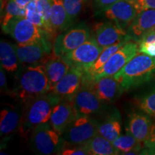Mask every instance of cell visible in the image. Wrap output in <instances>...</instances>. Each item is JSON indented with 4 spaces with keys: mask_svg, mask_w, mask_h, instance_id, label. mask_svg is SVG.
<instances>
[{
    "mask_svg": "<svg viewBox=\"0 0 155 155\" xmlns=\"http://www.w3.org/2000/svg\"><path fill=\"white\" fill-rule=\"evenodd\" d=\"M51 90L44 65L36 64L27 67L18 73L13 96L25 103L47 94Z\"/></svg>",
    "mask_w": 155,
    "mask_h": 155,
    "instance_id": "obj_1",
    "label": "cell"
},
{
    "mask_svg": "<svg viewBox=\"0 0 155 155\" xmlns=\"http://www.w3.org/2000/svg\"><path fill=\"white\" fill-rule=\"evenodd\" d=\"M114 77L124 91L143 86L155 78V58L138 53Z\"/></svg>",
    "mask_w": 155,
    "mask_h": 155,
    "instance_id": "obj_2",
    "label": "cell"
},
{
    "mask_svg": "<svg viewBox=\"0 0 155 155\" xmlns=\"http://www.w3.org/2000/svg\"><path fill=\"white\" fill-rule=\"evenodd\" d=\"M60 101L50 92L25 102L19 128L21 135L28 137L36 127L50 122L53 106Z\"/></svg>",
    "mask_w": 155,
    "mask_h": 155,
    "instance_id": "obj_3",
    "label": "cell"
},
{
    "mask_svg": "<svg viewBox=\"0 0 155 155\" xmlns=\"http://www.w3.org/2000/svg\"><path fill=\"white\" fill-rule=\"evenodd\" d=\"M31 146L35 154H60L65 147L63 136L58 134L49 123L36 127L30 134Z\"/></svg>",
    "mask_w": 155,
    "mask_h": 155,
    "instance_id": "obj_4",
    "label": "cell"
},
{
    "mask_svg": "<svg viewBox=\"0 0 155 155\" xmlns=\"http://www.w3.org/2000/svg\"><path fill=\"white\" fill-rule=\"evenodd\" d=\"M9 34L19 45H26L51 41V38L45 31L38 28L25 17L12 19L3 30Z\"/></svg>",
    "mask_w": 155,
    "mask_h": 155,
    "instance_id": "obj_5",
    "label": "cell"
},
{
    "mask_svg": "<svg viewBox=\"0 0 155 155\" xmlns=\"http://www.w3.org/2000/svg\"><path fill=\"white\" fill-rule=\"evenodd\" d=\"M98 121L93 116L77 114L63 136L65 145L82 146L98 134Z\"/></svg>",
    "mask_w": 155,
    "mask_h": 155,
    "instance_id": "obj_6",
    "label": "cell"
},
{
    "mask_svg": "<svg viewBox=\"0 0 155 155\" xmlns=\"http://www.w3.org/2000/svg\"><path fill=\"white\" fill-rule=\"evenodd\" d=\"M90 38L88 27L85 23H80L56 36L53 44V53L61 57L76 49Z\"/></svg>",
    "mask_w": 155,
    "mask_h": 155,
    "instance_id": "obj_7",
    "label": "cell"
},
{
    "mask_svg": "<svg viewBox=\"0 0 155 155\" xmlns=\"http://www.w3.org/2000/svg\"><path fill=\"white\" fill-rule=\"evenodd\" d=\"M103 50L94 38H91L76 49L61 57L71 68L81 69L86 73Z\"/></svg>",
    "mask_w": 155,
    "mask_h": 155,
    "instance_id": "obj_8",
    "label": "cell"
},
{
    "mask_svg": "<svg viewBox=\"0 0 155 155\" xmlns=\"http://www.w3.org/2000/svg\"><path fill=\"white\" fill-rule=\"evenodd\" d=\"M72 102L78 114L96 116L104 112L105 104L100 101L88 81L83 77L80 88L73 96Z\"/></svg>",
    "mask_w": 155,
    "mask_h": 155,
    "instance_id": "obj_9",
    "label": "cell"
},
{
    "mask_svg": "<svg viewBox=\"0 0 155 155\" xmlns=\"http://www.w3.org/2000/svg\"><path fill=\"white\" fill-rule=\"evenodd\" d=\"M138 53V44L133 40L127 42L119 48L93 78L114 75L118 73L134 56Z\"/></svg>",
    "mask_w": 155,
    "mask_h": 155,
    "instance_id": "obj_10",
    "label": "cell"
},
{
    "mask_svg": "<svg viewBox=\"0 0 155 155\" xmlns=\"http://www.w3.org/2000/svg\"><path fill=\"white\" fill-rule=\"evenodd\" d=\"M88 81L95 94L101 102L104 104L116 102L124 92L120 83L116 80L114 75L104 76L98 78L91 79L85 75Z\"/></svg>",
    "mask_w": 155,
    "mask_h": 155,
    "instance_id": "obj_11",
    "label": "cell"
},
{
    "mask_svg": "<svg viewBox=\"0 0 155 155\" xmlns=\"http://www.w3.org/2000/svg\"><path fill=\"white\" fill-rule=\"evenodd\" d=\"M94 38L103 49L121 41L131 40L127 30L112 21L97 24Z\"/></svg>",
    "mask_w": 155,
    "mask_h": 155,
    "instance_id": "obj_12",
    "label": "cell"
},
{
    "mask_svg": "<svg viewBox=\"0 0 155 155\" xmlns=\"http://www.w3.org/2000/svg\"><path fill=\"white\" fill-rule=\"evenodd\" d=\"M53 45L50 41L32 45H16L17 55L19 63L26 65L42 64L50 57Z\"/></svg>",
    "mask_w": 155,
    "mask_h": 155,
    "instance_id": "obj_13",
    "label": "cell"
},
{
    "mask_svg": "<svg viewBox=\"0 0 155 155\" xmlns=\"http://www.w3.org/2000/svg\"><path fill=\"white\" fill-rule=\"evenodd\" d=\"M137 14L138 12L130 1L119 0L97 15L106 17L127 30Z\"/></svg>",
    "mask_w": 155,
    "mask_h": 155,
    "instance_id": "obj_14",
    "label": "cell"
},
{
    "mask_svg": "<svg viewBox=\"0 0 155 155\" xmlns=\"http://www.w3.org/2000/svg\"><path fill=\"white\" fill-rule=\"evenodd\" d=\"M85 74L86 73L82 70L71 68L68 72L54 86L50 93L60 100L72 101L75 93L80 88Z\"/></svg>",
    "mask_w": 155,
    "mask_h": 155,
    "instance_id": "obj_15",
    "label": "cell"
},
{
    "mask_svg": "<svg viewBox=\"0 0 155 155\" xmlns=\"http://www.w3.org/2000/svg\"><path fill=\"white\" fill-rule=\"evenodd\" d=\"M77 114L72 101L62 99L53 106L50 124L58 134L62 135Z\"/></svg>",
    "mask_w": 155,
    "mask_h": 155,
    "instance_id": "obj_16",
    "label": "cell"
},
{
    "mask_svg": "<svg viewBox=\"0 0 155 155\" xmlns=\"http://www.w3.org/2000/svg\"><path fill=\"white\" fill-rule=\"evenodd\" d=\"M126 124V131L140 142L144 143L148 138L152 125L150 116L140 110H133L128 115Z\"/></svg>",
    "mask_w": 155,
    "mask_h": 155,
    "instance_id": "obj_17",
    "label": "cell"
},
{
    "mask_svg": "<svg viewBox=\"0 0 155 155\" xmlns=\"http://www.w3.org/2000/svg\"><path fill=\"white\" fill-rule=\"evenodd\" d=\"M155 28V9H147L138 13L128 27L127 32L131 40L138 42L143 35Z\"/></svg>",
    "mask_w": 155,
    "mask_h": 155,
    "instance_id": "obj_18",
    "label": "cell"
},
{
    "mask_svg": "<svg viewBox=\"0 0 155 155\" xmlns=\"http://www.w3.org/2000/svg\"><path fill=\"white\" fill-rule=\"evenodd\" d=\"M121 116L119 111L115 108L98 122V134L111 142L121 135Z\"/></svg>",
    "mask_w": 155,
    "mask_h": 155,
    "instance_id": "obj_19",
    "label": "cell"
},
{
    "mask_svg": "<svg viewBox=\"0 0 155 155\" xmlns=\"http://www.w3.org/2000/svg\"><path fill=\"white\" fill-rule=\"evenodd\" d=\"M134 101L139 110L155 119V80L146 83L136 95Z\"/></svg>",
    "mask_w": 155,
    "mask_h": 155,
    "instance_id": "obj_20",
    "label": "cell"
},
{
    "mask_svg": "<svg viewBox=\"0 0 155 155\" xmlns=\"http://www.w3.org/2000/svg\"><path fill=\"white\" fill-rule=\"evenodd\" d=\"M44 66L52 89L71 69V66L63 58L53 53L45 62Z\"/></svg>",
    "mask_w": 155,
    "mask_h": 155,
    "instance_id": "obj_21",
    "label": "cell"
},
{
    "mask_svg": "<svg viewBox=\"0 0 155 155\" xmlns=\"http://www.w3.org/2000/svg\"><path fill=\"white\" fill-rule=\"evenodd\" d=\"M22 114L14 107L4 108L0 116V133L2 137H9L16 131L20 126Z\"/></svg>",
    "mask_w": 155,
    "mask_h": 155,
    "instance_id": "obj_22",
    "label": "cell"
},
{
    "mask_svg": "<svg viewBox=\"0 0 155 155\" xmlns=\"http://www.w3.org/2000/svg\"><path fill=\"white\" fill-rule=\"evenodd\" d=\"M51 23L55 35L64 32L72 25L70 22L68 13L64 7L63 0H51Z\"/></svg>",
    "mask_w": 155,
    "mask_h": 155,
    "instance_id": "obj_23",
    "label": "cell"
},
{
    "mask_svg": "<svg viewBox=\"0 0 155 155\" xmlns=\"http://www.w3.org/2000/svg\"><path fill=\"white\" fill-rule=\"evenodd\" d=\"M90 155H116L119 152L114 147L111 141L99 134L82 145Z\"/></svg>",
    "mask_w": 155,
    "mask_h": 155,
    "instance_id": "obj_24",
    "label": "cell"
},
{
    "mask_svg": "<svg viewBox=\"0 0 155 155\" xmlns=\"http://www.w3.org/2000/svg\"><path fill=\"white\" fill-rule=\"evenodd\" d=\"M0 61L1 66L9 73H15L18 70L19 59L17 55L16 45L1 40L0 42Z\"/></svg>",
    "mask_w": 155,
    "mask_h": 155,
    "instance_id": "obj_25",
    "label": "cell"
},
{
    "mask_svg": "<svg viewBox=\"0 0 155 155\" xmlns=\"http://www.w3.org/2000/svg\"><path fill=\"white\" fill-rule=\"evenodd\" d=\"M112 144L119 154H139L144 148V146L141 144L142 143L128 132L124 135L119 136L112 141Z\"/></svg>",
    "mask_w": 155,
    "mask_h": 155,
    "instance_id": "obj_26",
    "label": "cell"
},
{
    "mask_svg": "<svg viewBox=\"0 0 155 155\" xmlns=\"http://www.w3.org/2000/svg\"><path fill=\"white\" fill-rule=\"evenodd\" d=\"M130 40H124V41H121L118 43L114 44L111 46H108L106 47L103 50L101 53L100 54V55L98 56V58H97V60L95 61V63L91 66L90 68L88 70L85 75L88 78H93L94 77V75L96 74L97 72L98 71H100L102 68L103 66L105 65L106 62L110 59V58L114 55V53L117 51L119 48H121L122 46H124V45Z\"/></svg>",
    "mask_w": 155,
    "mask_h": 155,
    "instance_id": "obj_27",
    "label": "cell"
},
{
    "mask_svg": "<svg viewBox=\"0 0 155 155\" xmlns=\"http://www.w3.org/2000/svg\"><path fill=\"white\" fill-rule=\"evenodd\" d=\"M37 8L41 16L44 24V30L49 35L51 39L55 37L51 23L52 3L51 0H36Z\"/></svg>",
    "mask_w": 155,
    "mask_h": 155,
    "instance_id": "obj_28",
    "label": "cell"
},
{
    "mask_svg": "<svg viewBox=\"0 0 155 155\" xmlns=\"http://www.w3.org/2000/svg\"><path fill=\"white\" fill-rule=\"evenodd\" d=\"M25 17V7H20L14 0H8L4 10L1 12V25L2 30L15 17Z\"/></svg>",
    "mask_w": 155,
    "mask_h": 155,
    "instance_id": "obj_29",
    "label": "cell"
},
{
    "mask_svg": "<svg viewBox=\"0 0 155 155\" xmlns=\"http://www.w3.org/2000/svg\"><path fill=\"white\" fill-rule=\"evenodd\" d=\"M137 44L138 53L155 58V30L144 35Z\"/></svg>",
    "mask_w": 155,
    "mask_h": 155,
    "instance_id": "obj_30",
    "label": "cell"
},
{
    "mask_svg": "<svg viewBox=\"0 0 155 155\" xmlns=\"http://www.w3.org/2000/svg\"><path fill=\"white\" fill-rule=\"evenodd\" d=\"M87 0H63L64 7L68 15L70 22L73 23L81 12Z\"/></svg>",
    "mask_w": 155,
    "mask_h": 155,
    "instance_id": "obj_31",
    "label": "cell"
},
{
    "mask_svg": "<svg viewBox=\"0 0 155 155\" xmlns=\"http://www.w3.org/2000/svg\"><path fill=\"white\" fill-rule=\"evenodd\" d=\"M25 17L32 22L34 25L38 26V28L44 30L43 21L41 16L39 14L38 8H37L36 0L31 1L28 5L25 7Z\"/></svg>",
    "mask_w": 155,
    "mask_h": 155,
    "instance_id": "obj_32",
    "label": "cell"
},
{
    "mask_svg": "<svg viewBox=\"0 0 155 155\" xmlns=\"http://www.w3.org/2000/svg\"><path fill=\"white\" fill-rule=\"evenodd\" d=\"M61 155H88V152L83 146L65 145L60 153Z\"/></svg>",
    "mask_w": 155,
    "mask_h": 155,
    "instance_id": "obj_33",
    "label": "cell"
},
{
    "mask_svg": "<svg viewBox=\"0 0 155 155\" xmlns=\"http://www.w3.org/2000/svg\"><path fill=\"white\" fill-rule=\"evenodd\" d=\"M118 1L119 0H94V8L95 14L96 15H98Z\"/></svg>",
    "mask_w": 155,
    "mask_h": 155,
    "instance_id": "obj_34",
    "label": "cell"
},
{
    "mask_svg": "<svg viewBox=\"0 0 155 155\" xmlns=\"http://www.w3.org/2000/svg\"><path fill=\"white\" fill-rule=\"evenodd\" d=\"M144 148L150 151H155V123L152 124L148 138L144 143Z\"/></svg>",
    "mask_w": 155,
    "mask_h": 155,
    "instance_id": "obj_35",
    "label": "cell"
},
{
    "mask_svg": "<svg viewBox=\"0 0 155 155\" xmlns=\"http://www.w3.org/2000/svg\"><path fill=\"white\" fill-rule=\"evenodd\" d=\"M0 86H1V91L5 92L7 91V76H6L5 69L1 66L0 69Z\"/></svg>",
    "mask_w": 155,
    "mask_h": 155,
    "instance_id": "obj_36",
    "label": "cell"
},
{
    "mask_svg": "<svg viewBox=\"0 0 155 155\" xmlns=\"http://www.w3.org/2000/svg\"><path fill=\"white\" fill-rule=\"evenodd\" d=\"M146 9H155V0H144Z\"/></svg>",
    "mask_w": 155,
    "mask_h": 155,
    "instance_id": "obj_37",
    "label": "cell"
},
{
    "mask_svg": "<svg viewBox=\"0 0 155 155\" xmlns=\"http://www.w3.org/2000/svg\"><path fill=\"white\" fill-rule=\"evenodd\" d=\"M14 1L17 4H18L20 7H24L25 8V7H26V6L28 5L31 1H32V0H14Z\"/></svg>",
    "mask_w": 155,
    "mask_h": 155,
    "instance_id": "obj_38",
    "label": "cell"
},
{
    "mask_svg": "<svg viewBox=\"0 0 155 155\" xmlns=\"http://www.w3.org/2000/svg\"><path fill=\"white\" fill-rule=\"evenodd\" d=\"M140 154H154L155 155V151H150L144 148L142 150H141Z\"/></svg>",
    "mask_w": 155,
    "mask_h": 155,
    "instance_id": "obj_39",
    "label": "cell"
},
{
    "mask_svg": "<svg viewBox=\"0 0 155 155\" xmlns=\"http://www.w3.org/2000/svg\"><path fill=\"white\" fill-rule=\"evenodd\" d=\"M154 30H155V28H154Z\"/></svg>",
    "mask_w": 155,
    "mask_h": 155,
    "instance_id": "obj_40",
    "label": "cell"
}]
</instances>
